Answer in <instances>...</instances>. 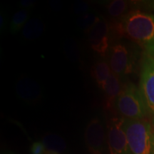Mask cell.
Instances as JSON below:
<instances>
[{"label": "cell", "mask_w": 154, "mask_h": 154, "mask_svg": "<svg viewBox=\"0 0 154 154\" xmlns=\"http://www.w3.org/2000/svg\"><path fill=\"white\" fill-rule=\"evenodd\" d=\"M43 143L45 144L48 150H54L56 151H60L64 149L65 143L63 140L56 135H47L44 138Z\"/></svg>", "instance_id": "16"}, {"label": "cell", "mask_w": 154, "mask_h": 154, "mask_svg": "<svg viewBox=\"0 0 154 154\" xmlns=\"http://www.w3.org/2000/svg\"><path fill=\"white\" fill-rule=\"evenodd\" d=\"M114 108L120 117L126 120H142L147 118L139 88L131 82L124 84Z\"/></svg>", "instance_id": "3"}, {"label": "cell", "mask_w": 154, "mask_h": 154, "mask_svg": "<svg viewBox=\"0 0 154 154\" xmlns=\"http://www.w3.org/2000/svg\"><path fill=\"white\" fill-rule=\"evenodd\" d=\"M109 33L110 26L104 18L98 17L95 24L88 32V42L91 49L102 57L109 51Z\"/></svg>", "instance_id": "7"}, {"label": "cell", "mask_w": 154, "mask_h": 154, "mask_svg": "<svg viewBox=\"0 0 154 154\" xmlns=\"http://www.w3.org/2000/svg\"><path fill=\"white\" fill-rule=\"evenodd\" d=\"M44 24L37 18L31 19L22 29V36L25 39L32 41L40 37L44 33Z\"/></svg>", "instance_id": "12"}, {"label": "cell", "mask_w": 154, "mask_h": 154, "mask_svg": "<svg viewBox=\"0 0 154 154\" xmlns=\"http://www.w3.org/2000/svg\"><path fill=\"white\" fill-rule=\"evenodd\" d=\"M91 73L98 87L103 91L108 79L112 73L109 61L103 59L98 60L92 66Z\"/></svg>", "instance_id": "11"}, {"label": "cell", "mask_w": 154, "mask_h": 154, "mask_svg": "<svg viewBox=\"0 0 154 154\" xmlns=\"http://www.w3.org/2000/svg\"><path fill=\"white\" fill-rule=\"evenodd\" d=\"M124 119L112 117L108 123V143L111 154H132L124 128Z\"/></svg>", "instance_id": "6"}, {"label": "cell", "mask_w": 154, "mask_h": 154, "mask_svg": "<svg viewBox=\"0 0 154 154\" xmlns=\"http://www.w3.org/2000/svg\"><path fill=\"white\" fill-rule=\"evenodd\" d=\"M124 128L132 154H154V127L146 119H124Z\"/></svg>", "instance_id": "2"}, {"label": "cell", "mask_w": 154, "mask_h": 154, "mask_svg": "<svg viewBox=\"0 0 154 154\" xmlns=\"http://www.w3.org/2000/svg\"><path fill=\"white\" fill-rule=\"evenodd\" d=\"M5 154H14V153H5Z\"/></svg>", "instance_id": "23"}, {"label": "cell", "mask_w": 154, "mask_h": 154, "mask_svg": "<svg viewBox=\"0 0 154 154\" xmlns=\"http://www.w3.org/2000/svg\"><path fill=\"white\" fill-rule=\"evenodd\" d=\"M47 147L43 141H36L31 146V154H45Z\"/></svg>", "instance_id": "18"}, {"label": "cell", "mask_w": 154, "mask_h": 154, "mask_svg": "<svg viewBox=\"0 0 154 154\" xmlns=\"http://www.w3.org/2000/svg\"><path fill=\"white\" fill-rule=\"evenodd\" d=\"M45 154H60L58 151H54V150H47Z\"/></svg>", "instance_id": "22"}, {"label": "cell", "mask_w": 154, "mask_h": 154, "mask_svg": "<svg viewBox=\"0 0 154 154\" xmlns=\"http://www.w3.org/2000/svg\"><path fill=\"white\" fill-rule=\"evenodd\" d=\"M124 84L121 79L113 73L109 76L103 92L105 94V108L111 109L114 107L115 102L120 95Z\"/></svg>", "instance_id": "10"}, {"label": "cell", "mask_w": 154, "mask_h": 154, "mask_svg": "<svg viewBox=\"0 0 154 154\" xmlns=\"http://www.w3.org/2000/svg\"><path fill=\"white\" fill-rule=\"evenodd\" d=\"M113 28L119 36L138 44L143 53L154 57V14L132 9L116 19Z\"/></svg>", "instance_id": "1"}, {"label": "cell", "mask_w": 154, "mask_h": 154, "mask_svg": "<svg viewBox=\"0 0 154 154\" xmlns=\"http://www.w3.org/2000/svg\"><path fill=\"white\" fill-rule=\"evenodd\" d=\"M85 140L92 154H101L104 145L105 134L101 121L94 117L88 122L85 132Z\"/></svg>", "instance_id": "8"}, {"label": "cell", "mask_w": 154, "mask_h": 154, "mask_svg": "<svg viewBox=\"0 0 154 154\" xmlns=\"http://www.w3.org/2000/svg\"><path fill=\"white\" fill-rule=\"evenodd\" d=\"M139 90L147 119L154 127V57L143 53L140 72Z\"/></svg>", "instance_id": "4"}, {"label": "cell", "mask_w": 154, "mask_h": 154, "mask_svg": "<svg viewBox=\"0 0 154 154\" xmlns=\"http://www.w3.org/2000/svg\"><path fill=\"white\" fill-rule=\"evenodd\" d=\"M0 28H1V31H2L5 27V15L3 14H1V16H0Z\"/></svg>", "instance_id": "20"}, {"label": "cell", "mask_w": 154, "mask_h": 154, "mask_svg": "<svg viewBox=\"0 0 154 154\" xmlns=\"http://www.w3.org/2000/svg\"><path fill=\"white\" fill-rule=\"evenodd\" d=\"M147 5H149V9H151L152 11H154V1H151V2H148Z\"/></svg>", "instance_id": "21"}, {"label": "cell", "mask_w": 154, "mask_h": 154, "mask_svg": "<svg viewBox=\"0 0 154 154\" xmlns=\"http://www.w3.org/2000/svg\"><path fill=\"white\" fill-rule=\"evenodd\" d=\"M136 56L131 48L122 42L113 44L109 51V63L111 72L122 79L134 72Z\"/></svg>", "instance_id": "5"}, {"label": "cell", "mask_w": 154, "mask_h": 154, "mask_svg": "<svg viewBox=\"0 0 154 154\" xmlns=\"http://www.w3.org/2000/svg\"><path fill=\"white\" fill-rule=\"evenodd\" d=\"M14 88L19 99L27 103H35L42 96L41 86L30 77H20L17 81Z\"/></svg>", "instance_id": "9"}, {"label": "cell", "mask_w": 154, "mask_h": 154, "mask_svg": "<svg viewBox=\"0 0 154 154\" xmlns=\"http://www.w3.org/2000/svg\"><path fill=\"white\" fill-rule=\"evenodd\" d=\"M73 11L76 14L82 16L88 13V11H89V5L84 2H77L74 5Z\"/></svg>", "instance_id": "17"}, {"label": "cell", "mask_w": 154, "mask_h": 154, "mask_svg": "<svg viewBox=\"0 0 154 154\" xmlns=\"http://www.w3.org/2000/svg\"><path fill=\"white\" fill-rule=\"evenodd\" d=\"M30 17L29 11L26 9H19L13 15L9 24V31L11 34L18 33L21 29H23L25 24L29 21Z\"/></svg>", "instance_id": "13"}, {"label": "cell", "mask_w": 154, "mask_h": 154, "mask_svg": "<svg viewBox=\"0 0 154 154\" xmlns=\"http://www.w3.org/2000/svg\"><path fill=\"white\" fill-rule=\"evenodd\" d=\"M98 17L99 16L94 14V12H88L85 14L79 16L77 18L76 22L77 29L88 33L95 24Z\"/></svg>", "instance_id": "15"}, {"label": "cell", "mask_w": 154, "mask_h": 154, "mask_svg": "<svg viewBox=\"0 0 154 154\" xmlns=\"http://www.w3.org/2000/svg\"><path fill=\"white\" fill-rule=\"evenodd\" d=\"M36 5V2L34 0H21L18 3V6L21 9H26L29 11L32 9Z\"/></svg>", "instance_id": "19"}, {"label": "cell", "mask_w": 154, "mask_h": 154, "mask_svg": "<svg viewBox=\"0 0 154 154\" xmlns=\"http://www.w3.org/2000/svg\"><path fill=\"white\" fill-rule=\"evenodd\" d=\"M129 2L124 0H113L106 5V10L111 17L119 19L128 12Z\"/></svg>", "instance_id": "14"}]
</instances>
